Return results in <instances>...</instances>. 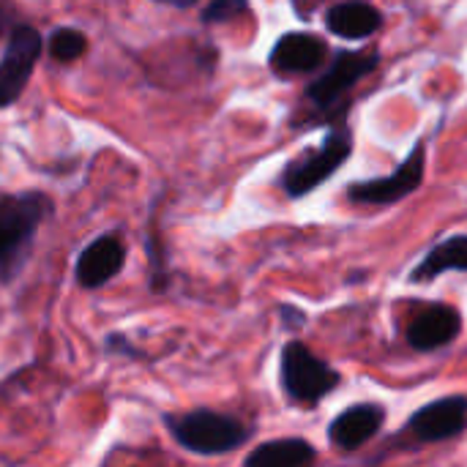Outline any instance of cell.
I'll use <instances>...</instances> for the list:
<instances>
[{
    "instance_id": "6da1fadb",
    "label": "cell",
    "mask_w": 467,
    "mask_h": 467,
    "mask_svg": "<svg viewBox=\"0 0 467 467\" xmlns=\"http://www.w3.org/2000/svg\"><path fill=\"white\" fill-rule=\"evenodd\" d=\"M49 211L52 200L41 192L0 197V282H11L22 271Z\"/></svg>"
},
{
    "instance_id": "7a4b0ae2",
    "label": "cell",
    "mask_w": 467,
    "mask_h": 467,
    "mask_svg": "<svg viewBox=\"0 0 467 467\" xmlns=\"http://www.w3.org/2000/svg\"><path fill=\"white\" fill-rule=\"evenodd\" d=\"M353 153V131L345 123V115L326 131L317 148H309L290 159L279 175V186L290 200H301L320 189Z\"/></svg>"
},
{
    "instance_id": "3957f363",
    "label": "cell",
    "mask_w": 467,
    "mask_h": 467,
    "mask_svg": "<svg viewBox=\"0 0 467 467\" xmlns=\"http://www.w3.org/2000/svg\"><path fill=\"white\" fill-rule=\"evenodd\" d=\"M167 427L181 449L200 457H219V454L238 451L254 435V430L238 421L235 416L216 413V410H192L175 419L170 416Z\"/></svg>"
},
{
    "instance_id": "277c9868",
    "label": "cell",
    "mask_w": 467,
    "mask_h": 467,
    "mask_svg": "<svg viewBox=\"0 0 467 467\" xmlns=\"http://www.w3.org/2000/svg\"><path fill=\"white\" fill-rule=\"evenodd\" d=\"M279 375L285 394L296 405H317L342 386V375L298 339H290L282 348Z\"/></svg>"
},
{
    "instance_id": "5b68a950",
    "label": "cell",
    "mask_w": 467,
    "mask_h": 467,
    "mask_svg": "<svg viewBox=\"0 0 467 467\" xmlns=\"http://www.w3.org/2000/svg\"><path fill=\"white\" fill-rule=\"evenodd\" d=\"M378 66H380V55L372 49H337L328 68L315 82H309L304 96L315 107V112H331L337 107H348L345 96Z\"/></svg>"
},
{
    "instance_id": "8992f818",
    "label": "cell",
    "mask_w": 467,
    "mask_h": 467,
    "mask_svg": "<svg viewBox=\"0 0 467 467\" xmlns=\"http://www.w3.org/2000/svg\"><path fill=\"white\" fill-rule=\"evenodd\" d=\"M424 172H427V142L419 140L391 175L353 181L345 194L353 205H394L421 189Z\"/></svg>"
},
{
    "instance_id": "52a82bcc",
    "label": "cell",
    "mask_w": 467,
    "mask_h": 467,
    "mask_svg": "<svg viewBox=\"0 0 467 467\" xmlns=\"http://www.w3.org/2000/svg\"><path fill=\"white\" fill-rule=\"evenodd\" d=\"M41 36L30 25H22L11 33L8 47L0 60V109L14 104L30 82L36 60L41 57Z\"/></svg>"
},
{
    "instance_id": "ba28073f",
    "label": "cell",
    "mask_w": 467,
    "mask_h": 467,
    "mask_svg": "<svg viewBox=\"0 0 467 467\" xmlns=\"http://www.w3.org/2000/svg\"><path fill=\"white\" fill-rule=\"evenodd\" d=\"M467 430V397H441L430 405L419 408L408 421V435H413L416 443L432 446L446 443L451 438H460Z\"/></svg>"
},
{
    "instance_id": "9c48e42d",
    "label": "cell",
    "mask_w": 467,
    "mask_h": 467,
    "mask_svg": "<svg viewBox=\"0 0 467 467\" xmlns=\"http://www.w3.org/2000/svg\"><path fill=\"white\" fill-rule=\"evenodd\" d=\"M462 331V315L451 304H427L408 323L405 339L419 353H435L451 345Z\"/></svg>"
},
{
    "instance_id": "30bf717a",
    "label": "cell",
    "mask_w": 467,
    "mask_h": 467,
    "mask_svg": "<svg viewBox=\"0 0 467 467\" xmlns=\"http://www.w3.org/2000/svg\"><path fill=\"white\" fill-rule=\"evenodd\" d=\"M328 52H331L328 44L315 33H285L274 44L268 55V66L279 77L312 74L326 63Z\"/></svg>"
},
{
    "instance_id": "8fae6325",
    "label": "cell",
    "mask_w": 467,
    "mask_h": 467,
    "mask_svg": "<svg viewBox=\"0 0 467 467\" xmlns=\"http://www.w3.org/2000/svg\"><path fill=\"white\" fill-rule=\"evenodd\" d=\"M383 424H386L383 405H378V402L353 405V408L342 410L339 416H334V421L328 424V443L339 451H358L372 438H378Z\"/></svg>"
},
{
    "instance_id": "7c38bea8",
    "label": "cell",
    "mask_w": 467,
    "mask_h": 467,
    "mask_svg": "<svg viewBox=\"0 0 467 467\" xmlns=\"http://www.w3.org/2000/svg\"><path fill=\"white\" fill-rule=\"evenodd\" d=\"M126 263V249L118 235H101L88 244L77 260V282L85 290H96L118 276Z\"/></svg>"
},
{
    "instance_id": "4fadbf2b",
    "label": "cell",
    "mask_w": 467,
    "mask_h": 467,
    "mask_svg": "<svg viewBox=\"0 0 467 467\" xmlns=\"http://www.w3.org/2000/svg\"><path fill=\"white\" fill-rule=\"evenodd\" d=\"M326 27L348 41H361L369 38L383 27V14L364 0H345L337 3L326 11Z\"/></svg>"
},
{
    "instance_id": "5bb4252c",
    "label": "cell",
    "mask_w": 467,
    "mask_h": 467,
    "mask_svg": "<svg viewBox=\"0 0 467 467\" xmlns=\"http://www.w3.org/2000/svg\"><path fill=\"white\" fill-rule=\"evenodd\" d=\"M449 271H467V235H449L438 241L424 254V260L410 271V282L413 285L432 282Z\"/></svg>"
},
{
    "instance_id": "9a60e30c",
    "label": "cell",
    "mask_w": 467,
    "mask_h": 467,
    "mask_svg": "<svg viewBox=\"0 0 467 467\" xmlns=\"http://www.w3.org/2000/svg\"><path fill=\"white\" fill-rule=\"evenodd\" d=\"M317 460V451L304 438H279L257 446L246 460V467H304Z\"/></svg>"
},
{
    "instance_id": "2e32d148",
    "label": "cell",
    "mask_w": 467,
    "mask_h": 467,
    "mask_svg": "<svg viewBox=\"0 0 467 467\" xmlns=\"http://www.w3.org/2000/svg\"><path fill=\"white\" fill-rule=\"evenodd\" d=\"M85 47H88V38L74 27H57L49 36V55L55 60H63V63H71V60L82 57Z\"/></svg>"
},
{
    "instance_id": "e0dca14e",
    "label": "cell",
    "mask_w": 467,
    "mask_h": 467,
    "mask_svg": "<svg viewBox=\"0 0 467 467\" xmlns=\"http://www.w3.org/2000/svg\"><path fill=\"white\" fill-rule=\"evenodd\" d=\"M246 8H249V0H211L202 11V22L205 25L230 22V19L241 16Z\"/></svg>"
},
{
    "instance_id": "ac0fdd59",
    "label": "cell",
    "mask_w": 467,
    "mask_h": 467,
    "mask_svg": "<svg viewBox=\"0 0 467 467\" xmlns=\"http://www.w3.org/2000/svg\"><path fill=\"white\" fill-rule=\"evenodd\" d=\"M282 320L287 323V326H296V328H301L304 323H306V317H304V312L301 309H293V306H282Z\"/></svg>"
},
{
    "instance_id": "d6986e66",
    "label": "cell",
    "mask_w": 467,
    "mask_h": 467,
    "mask_svg": "<svg viewBox=\"0 0 467 467\" xmlns=\"http://www.w3.org/2000/svg\"><path fill=\"white\" fill-rule=\"evenodd\" d=\"M156 3H167V5H178V8H186V5H194L197 0H156Z\"/></svg>"
},
{
    "instance_id": "ffe728a7",
    "label": "cell",
    "mask_w": 467,
    "mask_h": 467,
    "mask_svg": "<svg viewBox=\"0 0 467 467\" xmlns=\"http://www.w3.org/2000/svg\"><path fill=\"white\" fill-rule=\"evenodd\" d=\"M0 27H3V14H0Z\"/></svg>"
}]
</instances>
